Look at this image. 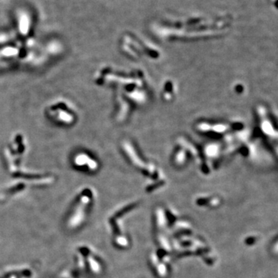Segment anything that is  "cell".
I'll return each mask as SVG.
<instances>
[{
    "instance_id": "1",
    "label": "cell",
    "mask_w": 278,
    "mask_h": 278,
    "mask_svg": "<svg viewBox=\"0 0 278 278\" xmlns=\"http://www.w3.org/2000/svg\"><path fill=\"white\" fill-rule=\"evenodd\" d=\"M155 267L156 274H157V275L159 277L163 278L167 276V274H168V269H167L166 265L165 263H158Z\"/></svg>"
},
{
    "instance_id": "2",
    "label": "cell",
    "mask_w": 278,
    "mask_h": 278,
    "mask_svg": "<svg viewBox=\"0 0 278 278\" xmlns=\"http://www.w3.org/2000/svg\"><path fill=\"white\" fill-rule=\"evenodd\" d=\"M165 215L161 209L156 210V225L159 227H163L165 225Z\"/></svg>"
},
{
    "instance_id": "3",
    "label": "cell",
    "mask_w": 278,
    "mask_h": 278,
    "mask_svg": "<svg viewBox=\"0 0 278 278\" xmlns=\"http://www.w3.org/2000/svg\"><path fill=\"white\" fill-rule=\"evenodd\" d=\"M158 242H159V243L160 244V246H161L165 251H170L171 246L170 245H169V243H168V240H167L165 237L160 235V236L158 237Z\"/></svg>"
}]
</instances>
